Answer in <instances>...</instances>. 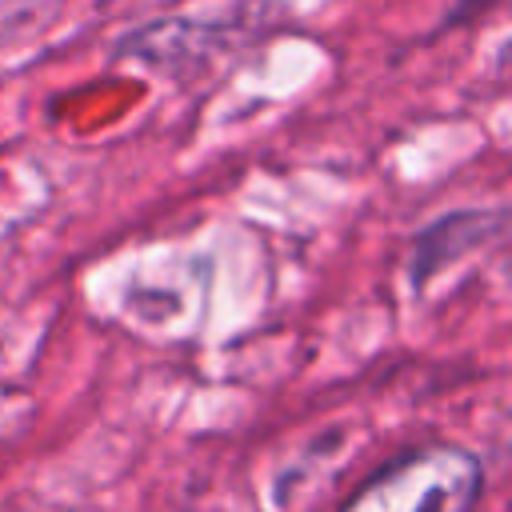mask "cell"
<instances>
[{
	"instance_id": "cell-1",
	"label": "cell",
	"mask_w": 512,
	"mask_h": 512,
	"mask_svg": "<svg viewBox=\"0 0 512 512\" xmlns=\"http://www.w3.org/2000/svg\"><path fill=\"white\" fill-rule=\"evenodd\" d=\"M484 464L476 452L432 440L364 476L336 512H476Z\"/></svg>"
}]
</instances>
